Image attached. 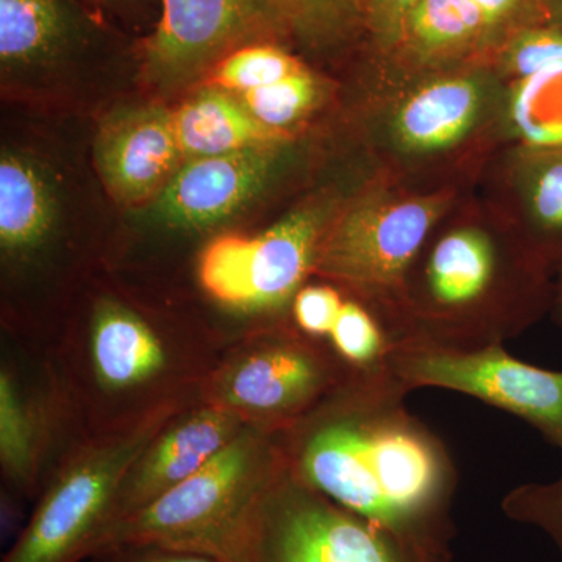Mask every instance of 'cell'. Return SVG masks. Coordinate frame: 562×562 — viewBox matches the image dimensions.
<instances>
[{
	"label": "cell",
	"instance_id": "5bb4252c",
	"mask_svg": "<svg viewBox=\"0 0 562 562\" xmlns=\"http://www.w3.org/2000/svg\"><path fill=\"white\" fill-rule=\"evenodd\" d=\"M502 47L503 40L473 0H422L386 54L360 58L390 72L417 76L494 65Z\"/></svg>",
	"mask_w": 562,
	"mask_h": 562
},
{
	"label": "cell",
	"instance_id": "ffe728a7",
	"mask_svg": "<svg viewBox=\"0 0 562 562\" xmlns=\"http://www.w3.org/2000/svg\"><path fill=\"white\" fill-rule=\"evenodd\" d=\"M57 194L31 158L3 151L0 158V244L24 251L46 241L57 222Z\"/></svg>",
	"mask_w": 562,
	"mask_h": 562
},
{
	"label": "cell",
	"instance_id": "8fae6325",
	"mask_svg": "<svg viewBox=\"0 0 562 562\" xmlns=\"http://www.w3.org/2000/svg\"><path fill=\"white\" fill-rule=\"evenodd\" d=\"M303 136L181 165L147 206L151 220L179 231H202L227 220L265 194L301 162Z\"/></svg>",
	"mask_w": 562,
	"mask_h": 562
},
{
	"label": "cell",
	"instance_id": "4dcf8cb0",
	"mask_svg": "<svg viewBox=\"0 0 562 562\" xmlns=\"http://www.w3.org/2000/svg\"><path fill=\"white\" fill-rule=\"evenodd\" d=\"M483 11L494 31L503 40V46L512 36L532 25L546 24V0H473Z\"/></svg>",
	"mask_w": 562,
	"mask_h": 562
},
{
	"label": "cell",
	"instance_id": "cb8c5ba5",
	"mask_svg": "<svg viewBox=\"0 0 562 562\" xmlns=\"http://www.w3.org/2000/svg\"><path fill=\"white\" fill-rule=\"evenodd\" d=\"M514 143L562 144V65L514 81Z\"/></svg>",
	"mask_w": 562,
	"mask_h": 562
},
{
	"label": "cell",
	"instance_id": "836d02e7",
	"mask_svg": "<svg viewBox=\"0 0 562 562\" xmlns=\"http://www.w3.org/2000/svg\"><path fill=\"white\" fill-rule=\"evenodd\" d=\"M546 7L550 24L562 29V0H546Z\"/></svg>",
	"mask_w": 562,
	"mask_h": 562
},
{
	"label": "cell",
	"instance_id": "5b68a950",
	"mask_svg": "<svg viewBox=\"0 0 562 562\" xmlns=\"http://www.w3.org/2000/svg\"><path fill=\"white\" fill-rule=\"evenodd\" d=\"M373 172L358 155L344 179L303 195L266 231L228 233L206 244L198 268L203 290L239 312H283L314 276L322 244L339 211Z\"/></svg>",
	"mask_w": 562,
	"mask_h": 562
},
{
	"label": "cell",
	"instance_id": "ac0fdd59",
	"mask_svg": "<svg viewBox=\"0 0 562 562\" xmlns=\"http://www.w3.org/2000/svg\"><path fill=\"white\" fill-rule=\"evenodd\" d=\"M91 353L95 373L110 390L147 382L165 368L160 339L135 313L103 302L92 322Z\"/></svg>",
	"mask_w": 562,
	"mask_h": 562
},
{
	"label": "cell",
	"instance_id": "2e32d148",
	"mask_svg": "<svg viewBox=\"0 0 562 562\" xmlns=\"http://www.w3.org/2000/svg\"><path fill=\"white\" fill-rule=\"evenodd\" d=\"M236 424L225 409H205L161 436L122 484L111 522L138 512L205 468L235 439Z\"/></svg>",
	"mask_w": 562,
	"mask_h": 562
},
{
	"label": "cell",
	"instance_id": "44dd1931",
	"mask_svg": "<svg viewBox=\"0 0 562 562\" xmlns=\"http://www.w3.org/2000/svg\"><path fill=\"white\" fill-rule=\"evenodd\" d=\"M338 83L306 63L302 69L268 87L236 95L251 116L272 131L302 136L308 122L335 101Z\"/></svg>",
	"mask_w": 562,
	"mask_h": 562
},
{
	"label": "cell",
	"instance_id": "8992f818",
	"mask_svg": "<svg viewBox=\"0 0 562 562\" xmlns=\"http://www.w3.org/2000/svg\"><path fill=\"white\" fill-rule=\"evenodd\" d=\"M224 562H452L288 475L269 480L222 542Z\"/></svg>",
	"mask_w": 562,
	"mask_h": 562
},
{
	"label": "cell",
	"instance_id": "3957f363",
	"mask_svg": "<svg viewBox=\"0 0 562 562\" xmlns=\"http://www.w3.org/2000/svg\"><path fill=\"white\" fill-rule=\"evenodd\" d=\"M553 286V273L475 190L439 222L409 269L397 346L506 344L550 316Z\"/></svg>",
	"mask_w": 562,
	"mask_h": 562
},
{
	"label": "cell",
	"instance_id": "6da1fadb",
	"mask_svg": "<svg viewBox=\"0 0 562 562\" xmlns=\"http://www.w3.org/2000/svg\"><path fill=\"white\" fill-rule=\"evenodd\" d=\"M394 373L346 376L292 443L290 475L405 541L450 552L458 469Z\"/></svg>",
	"mask_w": 562,
	"mask_h": 562
},
{
	"label": "cell",
	"instance_id": "4fadbf2b",
	"mask_svg": "<svg viewBox=\"0 0 562 562\" xmlns=\"http://www.w3.org/2000/svg\"><path fill=\"white\" fill-rule=\"evenodd\" d=\"M94 162L103 187L122 206H149L184 162L171 110L128 106L99 125Z\"/></svg>",
	"mask_w": 562,
	"mask_h": 562
},
{
	"label": "cell",
	"instance_id": "d6a6232c",
	"mask_svg": "<svg viewBox=\"0 0 562 562\" xmlns=\"http://www.w3.org/2000/svg\"><path fill=\"white\" fill-rule=\"evenodd\" d=\"M550 316H552L557 327H560L562 330V269L554 276L553 303Z\"/></svg>",
	"mask_w": 562,
	"mask_h": 562
},
{
	"label": "cell",
	"instance_id": "7c38bea8",
	"mask_svg": "<svg viewBox=\"0 0 562 562\" xmlns=\"http://www.w3.org/2000/svg\"><path fill=\"white\" fill-rule=\"evenodd\" d=\"M476 192L531 257L557 276L562 269V144L503 147Z\"/></svg>",
	"mask_w": 562,
	"mask_h": 562
},
{
	"label": "cell",
	"instance_id": "e575fe53",
	"mask_svg": "<svg viewBox=\"0 0 562 562\" xmlns=\"http://www.w3.org/2000/svg\"><path fill=\"white\" fill-rule=\"evenodd\" d=\"M98 2L106 3V5H110V3H116L120 2V0H98Z\"/></svg>",
	"mask_w": 562,
	"mask_h": 562
},
{
	"label": "cell",
	"instance_id": "7402d4cb",
	"mask_svg": "<svg viewBox=\"0 0 562 562\" xmlns=\"http://www.w3.org/2000/svg\"><path fill=\"white\" fill-rule=\"evenodd\" d=\"M288 43L310 54L362 50L358 0H272Z\"/></svg>",
	"mask_w": 562,
	"mask_h": 562
},
{
	"label": "cell",
	"instance_id": "52a82bcc",
	"mask_svg": "<svg viewBox=\"0 0 562 562\" xmlns=\"http://www.w3.org/2000/svg\"><path fill=\"white\" fill-rule=\"evenodd\" d=\"M262 454L257 436H238L190 479L106 525L90 553L155 546L217 557L233 525L271 480L257 479Z\"/></svg>",
	"mask_w": 562,
	"mask_h": 562
},
{
	"label": "cell",
	"instance_id": "9a60e30c",
	"mask_svg": "<svg viewBox=\"0 0 562 562\" xmlns=\"http://www.w3.org/2000/svg\"><path fill=\"white\" fill-rule=\"evenodd\" d=\"M344 379L322 351L284 338L247 357L225 383L224 397L247 412L299 420Z\"/></svg>",
	"mask_w": 562,
	"mask_h": 562
},
{
	"label": "cell",
	"instance_id": "d4e9b609",
	"mask_svg": "<svg viewBox=\"0 0 562 562\" xmlns=\"http://www.w3.org/2000/svg\"><path fill=\"white\" fill-rule=\"evenodd\" d=\"M305 65L303 58L292 54L283 44H250L222 58L210 70V83L231 94L241 95L276 83Z\"/></svg>",
	"mask_w": 562,
	"mask_h": 562
},
{
	"label": "cell",
	"instance_id": "83f0119b",
	"mask_svg": "<svg viewBox=\"0 0 562 562\" xmlns=\"http://www.w3.org/2000/svg\"><path fill=\"white\" fill-rule=\"evenodd\" d=\"M502 512L549 536L562 558V475L554 482L519 484L503 497Z\"/></svg>",
	"mask_w": 562,
	"mask_h": 562
},
{
	"label": "cell",
	"instance_id": "f546056e",
	"mask_svg": "<svg viewBox=\"0 0 562 562\" xmlns=\"http://www.w3.org/2000/svg\"><path fill=\"white\" fill-rule=\"evenodd\" d=\"M346 295L336 284H305L295 294L291 310L299 330L310 338H328L341 313Z\"/></svg>",
	"mask_w": 562,
	"mask_h": 562
},
{
	"label": "cell",
	"instance_id": "9c48e42d",
	"mask_svg": "<svg viewBox=\"0 0 562 562\" xmlns=\"http://www.w3.org/2000/svg\"><path fill=\"white\" fill-rule=\"evenodd\" d=\"M158 422L98 450L69 469L47 492L3 562H76L90 553L113 519L125 476L151 446Z\"/></svg>",
	"mask_w": 562,
	"mask_h": 562
},
{
	"label": "cell",
	"instance_id": "7a4b0ae2",
	"mask_svg": "<svg viewBox=\"0 0 562 562\" xmlns=\"http://www.w3.org/2000/svg\"><path fill=\"white\" fill-rule=\"evenodd\" d=\"M357 74L351 149L386 179L473 191L514 144L513 87L490 63L402 76L360 60Z\"/></svg>",
	"mask_w": 562,
	"mask_h": 562
},
{
	"label": "cell",
	"instance_id": "603a6c76",
	"mask_svg": "<svg viewBox=\"0 0 562 562\" xmlns=\"http://www.w3.org/2000/svg\"><path fill=\"white\" fill-rule=\"evenodd\" d=\"M328 339L347 376L391 373L397 339L375 310L347 295Z\"/></svg>",
	"mask_w": 562,
	"mask_h": 562
},
{
	"label": "cell",
	"instance_id": "ba28073f",
	"mask_svg": "<svg viewBox=\"0 0 562 562\" xmlns=\"http://www.w3.org/2000/svg\"><path fill=\"white\" fill-rule=\"evenodd\" d=\"M391 371L409 392H460L513 414L562 452V371L519 360L505 344L462 350L401 344Z\"/></svg>",
	"mask_w": 562,
	"mask_h": 562
},
{
	"label": "cell",
	"instance_id": "4316f807",
	"mask_svg": "<svg viewBox=\"0 0 562 562\" xmlns=\"http://www.w3.org/2000/svg\"><path fill=\"white\" fill-rule=\"evenodd\" d=\"M558 65H562V29L550 22L517 32L494 61L495 69L509 83Z\"/></svg>",
	"mask_w": 562,
	"mask_h": 562
},
{
	"label": "cell",
	"instance_id": "277c9868",
	"mask_svg": "<svg viewBox=\"0 0 562 562\" xmlns=\"http://www.w3.org/2000/svg\"><path fill=\"white\" fill-rule=\"evenodd\" d=\"M473 191L417 190L373 172L333 222L314 276L375 310L401 342L406 276L439 222Z\"/></svg>",
	"mask_w": 562,
	"mask_h": 562
},
{
	"label": "cell",
	"instance_id": "e0dca14e",
	"mask_svg": "<svg viewBox=\"0 0 562 562\" xmlns=\"http://www.w3.org/2000/svg\"><path fill=\"white\" fill-rule=\"evenodd\" d=\"M171 113L184 161L301 138L266 127L239 98L216 87L195 92Z\"/></svg>",
	"mask_w": 562,
	"mask_h": 562
},
{
	"label": "cell",
	"instance_id": "d6986e66",
	"mask_svg": "<svg viewBox=\"0 0 562 562\" xmlns=\"http://www.w3.org/2000/svg\"><path fill=\"white\" fill-rule=\"evenodd\" d=\"M80 31L66 0H0V60L24 69L57 60Z\"/></svg>",
	"mask_w": 562,
	"mask_h": 562
},
{
	"label": "cell",
	"instance_id": "30bf717a",
	"mask_svg": "<svg viewBox=\"0 0 562 562\" xmlns=\"http://www.w3.org/2000/svg\"><path fill=\"white\" fill-rule=\"evenodd\" d=\"M258 43L290 44L272 0H161L144 46V76L155 88L177 90Z\"/></svg>",
	"mask_w": 562,
	"mask_h": 562
},
{
	"label": "cell",
	"instance_id": "1f68e13d",
	"mask_svg": "<svg viewBox=\"0 0 562 562\" xmlns=\"http://www.w3.org/2000/svg\"><path fill=\"white\" fill-rule=\"evenodd\" d=\"M121 549H127V547H121ZM127 550L131 557L122 562H224L213 554L165 549V547H128Z\"/></svg>",
	"mask_w": 562,
	"mask_h": 562
},
{
	"label": "cell",
	"instance_id": "484cf974",
	"mask_svg": "<svg viewBox=\"0 0 562 562\" xmlns=\"http://www.w3.org/2000/svg\"><path fill=\"white\" fill-rule=\"evenodd\" d=\"M36 427L31 409L3 372L0 376V457L9 475L24 482L35 465Z\"/></svg>",
	"mask_w": 562,
	"mask_h": 562
},
{
	"label": "cell",
	"instance_id": "f1b7e54d",
	"mask_svg": "<svg viewBox=\"0 0 562 562\" xmlns=\"http://www.w3.org/2000/svg\"><path fill=\"white\" fill-rule=\"evenodd\" d=\"M422 0H358L362 25L360 57H380L394 46L403 22Z\"/></svg>",
	"mask_w": 562,
	"mask_h": 562
}]
</instances>
